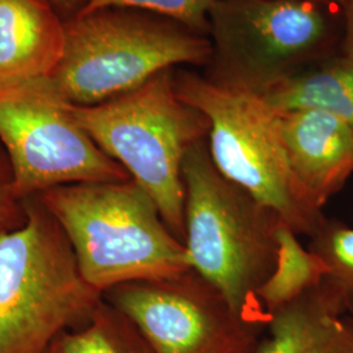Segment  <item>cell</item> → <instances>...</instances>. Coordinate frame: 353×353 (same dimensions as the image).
<instances>
[{
  "instance_id": "9",
  "label": "cell",
  "mask_w": 353,
  "mask_h": 353,
  "mask_svg": "<svg viewBox=\"0 0 353 353\" xmlns=\"http://www.w3.org/2000/svg\"><path fill=\"white\" fill-rule=\"evenodd\" d=\"M102 297L138 326L157 353H256L265 330L241 316L192 268L176 278L119 284Z\"/></svg>"
},
{
  "instance_id": "20",
  "label": "cell",
  "mask_w": 353,
  "mask_h": 353,
  "mask_svg": "<svg viewBox=\"0 0 353 353\" xmlns=\"http://www.w3.org/2000/svg\"><path fill=\"white\" fill-rule=\"evenodd\" d=\"M55 11L63 17L64 21L75 19L77 14L84 11L88 4V0H48Z\"/></svg>"
},
{
  "instance_id": "12",
  "label": "cell",
  "mask_w": 353,
  "mask_h": 353,
  "mask_svg": "<svg viewBox=\"0 0 353 353\" xmlns=\"http://www.w3.org/2000/svg\"><path fill=\"white\" fill-rule=\"evenodd\" d=\"M256 353H353V316L325 280L270 314Z\"/></svg>"
},
{
  "instance_id": "13",
  "label": "cell",
  "mask_w": 353,
  "mask_h": 353,
  "mask_svg": "<svg viewBox=\"0 0 353 353\" xmlns=\"http://www.w3.org/2000/svg\"><path fill=\"white\" fill-rule=\"evenodd\" d=\"M275 110L319 109L341 118L353 130V58L336 54L261 96Z\"/></svg>"
},
{
  "instance_id": "5",
  "label": "cell",
  "mask_w": 353,
  "mask_h": 353,
  "mask_svg": "<svg viewBox=\"0 0 353 353\" xmlns=\"http://www.w3.org/2000/svg\"><path fill=\"white\" fill-rule=\"evenodd\" d=\"M173 70L109 101L63 105L102 151L151 195L166 225L185 242L182 166L190 148L208 138L210 122L178 96Z\"/></svg>"
},
{
  "instance_id": "21",
  "label": "cell",
  "mask_w": 353,
  "mask_h": 353,
  "mask_svg": "<svg viewBox=\"0 0 353 353\" xmlns=\"http://www.w3.org/2000/svg\"><path fill=\"white\" fill-rule=\"evenodd\" d=\"M309 1H314V3L322 4V6H327V7H332V8H338V10H341V11L345 0H309Z\"/></svg>"
},
{
  "instance_id": "4",
  "label": "cell",
  "mask_w": 353,
  "mask_h": 353,
  "mask_svg": "<svg viewBox=\"0 0 353 353\" xmlns=\"http://www.w3.org/2000/svg\"><path fill=\"white\" fill-rule=\"evenodd\" d=\"M26 208L21 227L0 233V353L46 352L102 300L54 216L37 196Z\"/></svg>"
},
{
  "instance_id": "8",
  "label": "cell",
  "mask_w": 353,
  "mask_h": 353,
  "mask_svg": "<svg viewBox=\"0 0 353 353\" xmlns=\"http://www.w3.org/2000/svg\"><path fill=\"white\" fill-rule=\"evenodd\" d=\"M0 143L24 201L61 186L131 179L37 81L0 89Z\"/></svg>"
},
{
  "instance_id": "11",
  "label": "cell",
  "mask_w": 353,
  "mask_h": 353,
  "mask_svg": "<svg viewBox=\"0 0 353 353\" xmlns=\"http://www.w3.org/2000/svg\"><path fill=\"white\" fill-rule=\"evenodd\" d=\"M64 42L65 21L48 0H0V89L49 77Z\"/></svg>"
},
{
  "instance_id": "6",
  "label": "cell",
  "mask_w": 353,
  "mask_h": 353,
  "mask_svg": "<svg viewBox=\"0 0 353 353\" xmlns=\"http://www.w3.org/2000/svg\"><path fill=\"white\" fill-rule=\"evenodd\" d=\"M211 81L262 96L341 52V10L309 0H217Z\"/></svg>"
},
{
  "instance_id": "22",
  "label": "cell",
  "mask_w": 353,
  "mask_h": 353,
  "mask_svg": "<svg viewBox=\"0 0 353 353\" xmlns=\"http://www.w3.org/2000/svg\"><path fill=\"white\" fill-rule=\"evenodd\" d=\"M45 353H59L58 352V348H57V345H55V343L51 345L50 348L46 351Z\"/></svg>"
},
{
  "instance_id": "15",
  "label": "cell",
  "mask_w": 353,
  "mask_h": 353,
  "mask_svg": "<svg viewBox=\"0 0 353 353\" xmlns=\"http://www.w3.org/2000/svg\"><path fill=\"white\" fill-rule=\"evenodd\" d=\"M59 353H157L128 316L105 301L88 322L55 341Z\"/></svg>"
},
{
  "instance_id": "19",
  "label": "cell",
  "mask_w": 353,
  "mask_h": 353,
  "mask_svg": "<svg viewBox=\"0 0 353 353\" xmlns=\"http://www.w3.org/2000/svg\"><path fill=\"white\" fill-rule=\"evenodd\" d=\"M343 38L341 54L353 58V0H345L343 10Z\"/></svg>"
},
{
  "instance_id": "7",
  "label": "cell",
  "mask_w": 353,
  "mask_h": 353,
  "mask_svg": "<svg viewBox=\"0 0 353 353\" xmlns=\"http://www.w3.org/2000/svg\"><path fill=\"white\" fill-rule=\"evenodd\" d=\"M178 96L210 122L208 151L217 170L310 237L326 216L297 189L284 150L279 114L258 94L228 88L191 72L174 74Z\"/></svg>"
},
{
  "instance_id": "2",
  "label": "cell",
  "mask_w": 353,
  "mask_h": 353,
  "mask_svg": "<svg viewBox=\"0 0 353 353\" xmlns=\"http://www.w3.org/2000/svg\"><path fill=\"white\" fill-rule=\"evenodd\" d=\"M37 198L63 229L84 279L101 293L191 268L183 242L134 179L61 186Z\"/></svg>"
},
{
  "instance_id": "16",
  "label": "cell",
  "mask_w": 353,
  "mask_h": 353,
  "mask_svg": "<svg viewBox=\"0 0 353 353\" xmlns=\"http://www.w3.org/2000/svg\"><path fill=\"white\" fill-rule=\"evenodd\" d=\"M309 239V250L327 265L323 280L338 293L345 313L353 316V228L326 217Z\"/></svg>"
},
{
  "instance_id": "1",
  "label": "cell",
  "mask_w": 353,
  "mask_h": 353,
  "mask_svg": "<svg viewBox=\"0 0 353 353\" xmlns=\"http://www.w3.org/2000/svg\"><path fill=\"white\" fill-rule=\"evenodd\" d=\"M185 248L190 265L220 290L232 307L267 330L270 314L258 293L278 262L279 228L270 205L223 176L207 139L185 156Z\"/></svg>"
},
{
  "instance_id": "14",
  "label": "cell",
  "mask_w": 353,
  "mask_h": 353,
  "mask_svg": "<svg viewBox=\"0 0 353 353\" xmlns=\"http://www.w3.org/2000/svg\"><path fill=\"white\" fill-rule=\"evenodd\" d=\"M278 239L275 270L258 293L268 314L318 285L328 271L326 263L316 254L303 249L288 224L280 225Z\"/></svg>"
},
{
  "instance_id": "18",
  "label": "cell",
  "mask_w": 353,
  "mask_h": 353,
  "mask_svg": "<svg viewBox=\"0 0 353 353\" xmlns=\"http://www.w3.org/2000/svg\"><path fill=\"white\" fill-rule=\"evenodd\" d=\"M26 221V201L14 190L12 166L0 143V233L14 230Z\"/></svg>"
},
{
  "instance_id": "10",
  "label": "cell",
  "mask_w": 353,
  "mask_h": 353,
  "mask_svg": "<svg viewBox=\"0 0 353 353\" xmlns=\"http://www.w3.org/2000/svg\"><path fill=\"white\" fill-rule=\"evenodd\" d=\"M278 114L293 181L307 204L322 211L353 174V130L319 109Z\"/></svg>"
},
{
  "instance_id": "17",
  "label": "cell",
  "mask_w": 353,
  "mask_h": 353,
  "mask_svg": "<svg viewBox=\"0 0 353 353\" xmlns=\"http://www.w3.org/2000/svg\"><path fill=\"white\" fill-rule=\"evenodd\" d=\"M217 0H88L84 12L105 7H125L156 13L176 21L190 30L210 33V14Z\"/></svg>"
},
{
  "instance_id": "3",
  "label": "cell",
  "mask_w": 353,
  "mask_h": 353,
  "mask_svg": "<svg viewBox=\"0 0 353 353\" xmlns=\"http://www.w3.org/2000/svg\"><path fill=\"white\" fill-rule=\"evenodd\" d=\"M210 38L156 13L105 7L65 23L63 57L38 84L59 101L92 106L178 64H210Z\"/></svg>"
}]
</instances>
